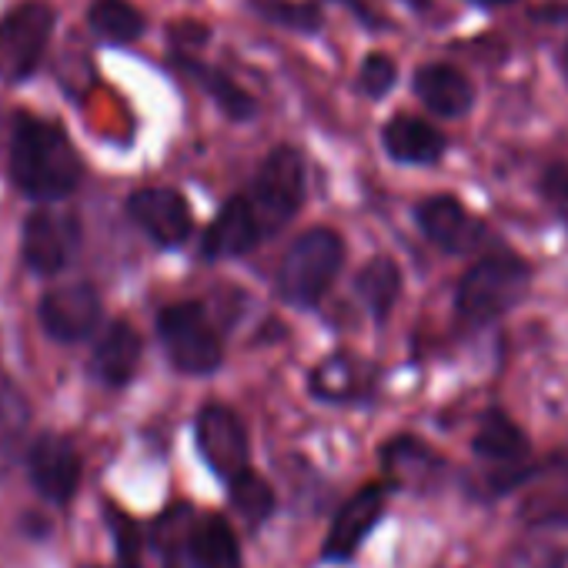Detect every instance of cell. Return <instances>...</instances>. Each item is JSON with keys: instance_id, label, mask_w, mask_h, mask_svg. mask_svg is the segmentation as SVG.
Returning <instances> with one entry per match:
<instances>
[{"instance_id": "1", "label": "cell", "mask_w": 568, "mask_h": 568, "mask_svg": "<svg viewBox=\"0 0 568 568\" xmlns=\"http://www.w3.org/2000/svg\"><path fill=\"white\" fill-rule=\"evenodd\" d=\"M81 158L68 134L38 118H21L11 141V178L34 201L68 197L81 184Z\"/></svg>"}, {"instance_id": "2", "label": "cell", "mask_w": 568, "mask_h": 568, "mask_svg": "<svg viewBox=\"0 0 568 568\" xmlns=\"http://www.w3.org/2000/svg\"><path fill=\"white\" fill-rule=\"evenodd\" d=\"M531 284V267L515 257V254H485L481 261L465 271L458 284V315L471 325L495 322L508 315L525 295Z\"/></svg>"}, {"instance_id": "3", "label": "cell", "mask_w": 568, "mask_h": 568, "mask_svg": "<svg viewBox=\"0 0 568 568\" xmlns=\"http://www.w3.org/2000/svg\"><path fill=\"white\" fill-rule=\"evenodd\" d=\"M345 261V241L332 227H312L298 234V241L288 247L277 271V288L284 302L298 308H312L325 298L332 281L338 277Z\"/></svg>"}, {"instance_id": "4", "label": "cell", "mask_w": 568, "mask_h": 568, "mask_svg": "<svg viewBox=\"0 0 568 568\" xmlns=\"http://www.w3.org/2000/svg\"><path fill=\"white\" fill-rule=\"evenodd\" d=\"M261 231L264 234H274L277 227L288 224L302 201H305V168H302V158L292 151V148H274L254 184H251V194H244Z\"/></svg>"}, {"instance_id": "5", "label": "cell", "mask_w": 568, "mask_h": 568, "mask_svg": "<svg viewBox=\"0 0 568 568\" xmlns=\"http://www.w3.org/2000/svg\"><path fill=\"white\" fill-rule=\"evenodd\" d=\"M158 335H161L174 368H181L187 375H211L221 368V358H224L221 335L214 332V325L201 305L184 302V305L164 308L158 315Z\"/></svg>"}, {"instance_id": "6", "label": "cell", "mask_w": 568, "mask_h": 568, "mask_svg": "<svg viewBox=\"0 0 568 568\" xmlns=\"http://www.w3.org/2000/svg\"><path fill=\"white\" fill-rule=\"evenodd\" d=\"M54 31V11L41 0H24L0 18V81L18 84L31 78L48 51Z\"/></svg>"}, {"instance_id": "7", "label": "cell", "mask_w": 568, "mask_h": 568, "mask_svg": "<svg viewBox=\"0 0 568 568\" xmlns=\"http://www.w3.org/2000/svg\"><path fill=\"white\" fill-rule=\"evenodd\" d=\"M194 438L217 478L231 481L247 468V432L231 408L204 405L194 418Z\"/></svg>"}, {"instance_id": "8", "label": "cell", "mask_w": 568, "mask_h": 568, "mask_svg": "<svg viewBox=\"0 0 568 568\" xmlns=\"http://www.w3.org/2000/svg\"><path fill=\"white\" fill-rule=\"evenodd\" d=\"M81 244V227L71 214L58 211H34L24 221V264L38 274H58L71 264L74 251Z\"/></svg>"}, {"instance_id": "9", "label": "cell", "mask_w": 568, "mask_h": 568, "mask_svg": "<svg viewBox=\"0 0 568 568\" xmlns=\"http://www.w3.org/2000/svg\"><path fill=\"white\" fill-rule=\"evenodd\" d=\"M28 468L34 488L54 505H68L81 485V455L64 435H41L31 445Z\"/></svg>"}, {"instance_id": "10", "label": "cell", "mask_w": 568, "mask_h": 568, "mask_svg": "<svg viewBox=\"0 0 568 568\" xmlns=\"http://www.w3.org/2000/svg\"><path fill=\"white\" fill-rule=\"evenodd\" d=\"M128 211H131L134 224L164 247L187 241V234L194 227L191 207L181 197V191H174V187H144L128 201Z\"/></svg>"}, {"instance_id": "11", "label": "cell", "mask_w": 568, "mask_h": 568, "mask_svg": "<svg viewBox=\"0 0 568 568\" xmlns=\"http://www.w3.org/2000/svg\"><path fill=\"white\" fill-rule=\"evenodd\" d=\"M41 322L51 338L58 342H81L101 322V298L91 284H64L44 295Z\"/></svg>"}, {"instance_id": "12", "label": "cell", "mask_w": 568, "mask_h": 568, "mask_svg": "<svg viewBox=\"0 0 568 568\" xmlns=\"http://www.w3.org/2000/svg\"><path fill=\"white\" fill-rule=\"evenodd\" d=\"M418 224L442 251H452V254L475 251L488 234V227L458 197H448V194L422 201L418 204Z\"/></svg>"}, {"instance_id": "13", "label": "cell", "mask_w": 568, "mask_h": 568, "mask_svg": "<svg viewBox=\"0 0 568 568\" xmlns=\"http://www.w3.org/2000/svg\"><path fill=\"white\" fill-rule=\"evenodd\" d=\"M385 511V485H365L335 518L325 545H322V558L325 561H348L358 545L372 535V528L378 525Z\"/></svg>"}, {"instance_id": "14", "label": "cell", "mask_w": 568, "mask_h": 568, "mask_svg": "<svg viewBox=\"0 0 568 568\" xmlns=\"http://www.w3.org/2000/svg\"><path fill=\"white\" fill-rule=\"evenodd\" d=\"M261 237H264V231H261V224H257V217H254L247 197L237 194V197H231V201L217 211L214 224L207 227L204 254H207V257H237V254L254 251V247L261 244Z\"/></svg>"}, {"instance_id": "15", "label": "cell", "mask_w": 568, "mask_h": 568, "mask_svg": "<svg viewBox=\"0 0 568 568\" xmlns=\"http://www.w3.org/2000/svg\"><path fill=\"white\" fill-rule=\"evenodd\" d=\"M415 94L438 118H462L475 104L471 81L452 64H425V68H418Z\"/></svg>"}, {"instance_id": "16", "label": "cell", "mask_w": 568, "mask_h": 568, "mask_svg": "<svg viewBox=\"0 0 568 568\" xmlns=\"http://www.w3.org/2000/svg\"><path fill=\"white\" fill-rule=\"evenodd\" d=\"M187 561L194 568H244L234 528L221 515H204L187 528Z\"/></svg>"}, {"instance_id": "17", "label": "cell", "mask_w": 568, "mask_h": 568, "mask_svg": "<svg viewBox=\"0 0 568 568\" xmlns=\"http://www.w3.org/2000/svg\"><path fill=\"white\" fill-rule=\"evenodd\" d=\"M141 365V338L128 322H114L94 348V372L104 385L121 388Z\"/></svg>"}, {"instance_id": "18", "label": "cell", "mask_w": 568, "mask_h": 568, "mask_svg": "<svg viewBox=\"0 0 568 568\" xmlns=\"http://www.w3.org/2000/svg\"><path fill=\"white\" fill-rule=\"evenodd\" d=\"M385 151L402 164H435L445 154V138L422 118H395L385 124Z\"/></svg>"}, {"instance_id": "19", "label": "cell", "mask_w": 568, "mask_h": 568, "mask_svg": "<svg viewBox=\"0 0 568 568\" xmlns=\"http://www.w3.org/2000/svg\"><path fill=\"white\" fill-rule=\"evenodd\" d=\"M471 448L478 458H485L491 465H511V462H521L528 455V438L521 435V428L505 412L491 408L481 418Z\"/></svg>"}, {"instance_id": "20", "label": "cell", "mask_w": 568, "mask_h": 568, "mask_svg": "<svg viewBox=\"0 0 568 568\" xmlns=\"http://www.w3.org/2000/svg\"><path fill=\"white\" fill-rule=\"evenodd\" d=\"M368 382L372 378L362 362H355L352 355H335L312 375V392L328 402H352L368 388Z\"/></svg>"}, {"instance_id": "21", "label": "cell", "mask_w": 568, "mask_h": 568, "mask_svg": "<svg viewBox=\"0 0 568 568\" xmlns=\"http://www.w3.org/2000/svg\"><path fill=\"white\" fill-rule=\"evenodd\" d=\"M355 284H358V295L368 305V312L378 322H385L398 302V292H402V271L392 257H375L362 267Z\"/></svg>"}, {"instance_id": "22", "label": "cell", "mask_w": 568, "mask_h": 568, "mask_svg": "<svg viewBox=\"0 0 568 568\" xmlns=\"http://www.w3.org/2000/svg\"><path fill=\"white\" fill-rule=\"evenodd\" d=\"M88 21H91V31L111 44H131L144 34V18L128 0H98Z\"/></svg>"}, {"instance_id": "23", "label": "cell", "mask_w": 568, "mask_h": 568, "mask_svg": "<svg viewBox=\"0 0 568 568\" xmlns=\"http://www.w3.org/2000/svg\"><path fill=\"white\" fill-rule=\"evenodd\" d=\"M227 485H231V501H234V508L244 515L247 525H261V521L271 515V508H274V491H271V485H267L261 475H254L251 468H244V471H241L237 478H231Z\"/></svg>"}, {"instance_id": "24", "label": "cell", "mask_w": 568, "mask_h": 568, "mask_svg": "<svg viewBox=\"0 0 568 568\" xmlns=\"http://www.w3.org/2000/svg\"><path fill=\"white\" fill-rule=\"evenodd\" d=\"M251 8L261 18H267V21H274L281 28H292V31L312 34V31L322 28V14L312 4H295V0H251Z\"/></svg>"}, {"instance_id": "25", "label": "cell", "mask_w": 568, "mask_h": 568, "mask_svg": "<svg viewBox=\"0 0 568 568\" xmlns=\"http://www.w3.org/2000/svg\"><path fill=\"white\" fill-rule=\"evenodd\" d=\"M187 71H194V78L204 84V91H211V94L217 98V104H221L231 118H251V114H254V101H251L241 88H234L221 71H207V68H201V64H194V61H187Z\"/></svg>"}, {"instance_id": "26", "label": "cell", "mask_w": 568, "mask_h": 568, "mask_svg": "<svg viewBox=\"0 0 568 568\" xmlns=\"http://www.w3.org/2000/svg\"><path fill=\"white\" fill-rule=\"evenodd\" d=\"M398 81V68L388 54H368L362 64V91L368 98H385Z\"/></svg>"}, {"instance_id": "27", "label": "cell", "mask_w": 568, "mask_h": 568, "mask_svg": "<svg viewBox=\"0 0 568 568\" xmlns=\"http://www.w3.org/2000/svg\"><path fill=\"white\" fill-rule=\"evenodd\" d=\"M111 518H114L111 531H114L121 568H141V535H138V525L124 511H111Z\"/></svg>"}, {"instance_id": "28", "label": "cell", "mask_w": 568, "mask_h": 568, "mask_svg": "<svg viewBox=\"0 0 568 568\" xmlns=\"http://www.w3.org/2000/svg\"><path fill=\"white\" fill-rule=\"evenodd\" d=\"M471 4H478V8H508V4H515V0H471Z\"/></svg>"}, {"instance_id": "29", "label": "cell", "mask_w": 568, "mask_h": 568, "mask_svg": "<svg viewBox=\"0 0 568 568\" xmlns=\"http://www.w3.org/2000/svg\"><path fill=\"white\" fill-rule=\"evenodd\" d=\"M345 4H348V8H355V11H362V14H365V0H345Z\"/></svg>"}, {"instance_id": "30", "label": "cell", "mask_w": 568, "mask_h": 568, "mask_svg": "<svg viewBox=\"0 0 568 568\" xmlns=\"http://www.w3.org/2000/svg\"><path fill=\"white\" fill-rule=\"evenodd\" d=\"M565 74H568V51H565Z\"/></svg>"}]
</instances>
